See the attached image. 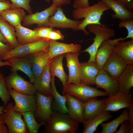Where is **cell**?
Returning a JSON list of instances; mask_svg holds the SVG:
<instances>
[{"instance_id": "d6986e66", "label": "cell", "mask_w": 133, "mask_h": 133, "mask_svg": "<svg viewBox=\"0 0 133 133\" xmlns=\"http://www.w3.org/2000/svg\"><path fill=\"white\" fill-rule=\"evenodd\" d=\"M100 70L95 62L80 63V83L89 86L94 85L96 78Z\"/></svg>"}, {"instance_id": "83f0119b", "label": "cell", "mask_w": 133, "mask_h": 133, "mask_svg": "<svg viewBox=\"0 0 133 133\" xmlns=\"http://www.w3.org/2000/svg\"><path fill=\"white\" fill-rule=\"evenodd\" d=\"M19 45L38 41L43 39L37 35L35 31L22 26L21 24L14 27Z\"/></svg>"}, {"instance_id": "7bdbcfd3", "label": "cell", "mask_w": 133, "mask_h": 133, "mask_svg": "<svg viewBox=\"0 0 133 133\" xmlns=\"http://www.w3.org/2000/svg\"><path fill=\"white\" fill-rule=\"evenodd\" d=\"M17 8L12 5L8 0H6L4 1H0V14L7 9Z\"/></svg>"}, {"instance_id": "ab89813d", "label": "cell", "mask_w": 133, "mask_h": 133, "mask_svg": "<svg viewBox=\"0 0 133 133\" xmlns=\"http://www.w3.org/2000/svg\"><path fill=\"white\" fill-rule=\"evenodd\" d=\"M12 49L8 45L0 40V61L4 60L6 53Z\"/></svg>"}, {"instance_id": "7dc6e473", "label": "cell", "mask_w": 133, "mask_h": 133, "mask_svg": "<svg viewBox=\"0 0 133 133\" xmlns=\"http://www.w3.org/2000/svg\"><path fill=\"white\" fill-rule=\"evenodd\" d=\"M5 124L3 123L0 124V133H9L8 128Z\"/></svg>"}, {"instance_id": "484cf974", "label": "cell", "mask_w": 133, "mask_h": 133, "mask_svg": "<svg viewBox=\"0 0 133 133\" xmlns=\"http://www.w3.org/2000/svg\"><path fill=\"white\" fill-rule=\"evenodd\" d=\"M65 54L58 55L51 59L50 71L51 77H57L61 82L64 88L66 85L68 76L64 69L63 60Z\"/></svg>"}, {"instance_id": "f35d334b", "label": "cell", "mask_w": 133, "mask_h": 133, "mask_svg": "<svg viewBox=\"0 0 133 133\" xmlns=\"http://www.w3.org/2000/svg\"><path fill=\"white\" fill-rule=\"evenodd\" d=\"M64 36L59 30L53 29L50 32L47 38L50 40H63Z\"/></svg>"}, {"instance_id": "f6af8a7d", "label": "cell", "mask_w": 133, "mask_h": 133, "mask_svg": "<svg viewBox=\"0 0 133 133\" xmlns=\"http://www.w3.org/2000/svg\"><path fill=\"white\" fill-rule=\"evenodd\" d=\"M52 4L59 6L69 4L71 2V0H52Z\"/></svg>"}, {"instance_id": "30bf717a", "label": "cell", "mask_w": 133, "mask_h": 133, "mask_svg": "<svg viewBox=\"0 0 133 133\" xmlns=\"http://www.w3.org/2000/svg\"><path fill=\"white\" fill-rule=\"evenodd\" d=\"M83 21L73 20L67 18L64 14L61 6H58L55 13L48 20L49 27L63 29H70L74 31L78 30V27Z\"/></svg>"}, {"instance_id": "74e56055", "label": "cell", "mask_w": 133, "mask_h": 133, "mask_svg": "<svg viewBox=\"0 0 133 133\" xmlns=\"http://www.w3.org/2000/svg\"><path fill=\"white\" fill-rule=\"evenodd\" d=\"M51 27L41 26L35 28L37 35L43 38H47L49 33L53 29Z\"/></svg>"}, {"instance_id": "f1b7e54d", "label": "cell", "mask_w": 133, "mask_h": 133, "mask_svg": "<svg viewBox=\"0 0 133 133\" xmlns=\"http://www.w3.org/2000/svg\"><path fill=\"white\" fill-rule=\"evenodd\" d=\"M26 15L24 9L20 8L8 9L0 14V17L15 27L21 24Z\"/></svg>"}, {"instance_id": "f546056e", "label": "cell", "mask_w": 133, "mask_h": 133, "mask_svg": "<svg viewBox=\"0 0 133 133\" xmlns=\"http://www.w3.org/2000/svg\"><path fill=\"white\" fill-rule=\"evenodd\" d=\"M119 91L128 93L133 86V64H128L117 79Z\"/></svg>"}, {"instance_id": "52a82bcc", "label": "cell", "mask_w": 133, "mask_h": 133, "mask_svg": "<svg viewBox=\"0 0 133 133\" xmlns=\"http://www.w3.org/2000/svg\"><path fill=\"white\" fill-rule=\"evenodd\" d=\"M7 88L10 95L14 101L15 104L13 106L14 111L21 113L35 111L36 108V104L35 95L20 93L14 91L11 88Z\"/></svg>"}, {"instance_id": "ba28073f", "label": "cell", "mask_w": 133, "mask_h": 133, "mask_svg": "<svg viewBox=\"0 0 133 133\" xmlns=\"http://www.w3.org/2000/svg\"><path fill=\"white\" fill-rule=\"evenodd\" d=\"M109 96L105 100L106 107L103 111L115 112L133 105L131 92L126 93L119 91L116 94Z\"/></svg>"}, {"instance_id": "4dcf8cb0", "label": "cell", "mask_w": 133, "mask_h": 133, "mask_svg": "<svg viewBox=\"0 0 133 133\" xmlns=\"http://www.w3.org/2000/svg\"><path fill=\"white\" fill-rule=\"evenodd\" d=\"M112 115L107 111H104L91 119L83 123V133H93L98 127L104 122L111 118Z\"/></svg>"}, {"instance_id": "d6a6232c", "label": "cell", "mask_w": 133, "mask_h": 133, "mask_svg": "<svg viewBox=\"0 0 133 133\" xmlns=\"http://www.w3.org/2000/svg\"><path fill=\"white\" fill-rule=\"evenodd\" d=\"M128 118V109H125L117 117L112 121L107 123H102L101 126L102 130L101 133H115L118 126L124 120Z\"/></svg>"}, {"instance_id": "bcb514c9", "label": "cell", "mask_w": 133, "mask_h": 133, "mask_svg": "<svg viewBox=\"0 0 133 133\" xmlns=\"http://www.w3.org/2000/svg\"><path fill=\"white\" fill-rule=\"evenodd\" d=\"M127 108L128 112V120L130 125H133V105Z\"/></svg>"}, {"instance_id": "e575fe53", "label": "cell", "mask_w": 133, "mask_h": 133, "mask_svg": "<svg viewBox=\"0 0 133 133\" xmlns=\"http://www.w3.org/2000/svg\"><path fill=\"white\" fill-rule=\"evenodd\" d=\"M3 74L0 71V98L4 106L10 99V95L7 89Z\"/></svg>"}, {"instance_id": "1f68e13d", "label": "cell", "mask_w": 133, "mask_h": 133, "mask_svg": "<svg viewBox=\"0 0 133 133\" xmlns=\"http://www.w3.org/2000/svg\"><path fill=\"white\" fill-rule=\"evenodd\" d=\"M0 30L6 40V44L11 48L14 49L19 45L14 27L0 17Z\"/></svg>"}, {"instance_id": "5bb4252c", "label": "cell", "mask_w": 133, "mask_h": 133, "mask_svg": "<svg viewBox=\"0 0 133 133\" xmlns=\"http://www.w3.org/2000/svg\"><path fill=\"white\" fill-rule=\"evenodd\" d=\"M97 88L105 90L109 96L116 94L119 91L117 79L109 75L103 69L100 70L95 82Z\"/></svg>"}, {"instance_id": "8992f818", "label": "cell", "mask_w": 133, "mask_h": 133, "mask_svg": "<svg viewBox=\"0 0 133 133\" xmlns=\"http://www.w3.org/2000/svg\"><path fill=\"white\" fill-rule=\"evenodd\" d=\"M63 95L67 93L76 97L83 102L92 98L109 96L105 92L82 83L66 85L63 88Z\"/></svg>"}, {"instance_id": "277c9868", "label": "cell", "mask_w": 133, "mask_h": 133, "mask_svg": "<svg viewBox=\"0 0 133 133\" xmlns=\"http://www.w3.org/2000/svg\"><path fill=\"white\" fill-rule=\"evenodd\" d=\"M13 105L12 103L8 102L4 106L5 109L0 115V118L6 125L9 133H28L21 113L14 111Z\"/></svg>"}, {"instance_id": "836d02e7", "label": "cell", "mask_w": 133, "mask_h": 133, "mask_svg": "<svg viewBox=\"0 0 133 133\" xmlns=\"http://www.w3.org/2000/svg\"><path fill=\"white\" fill-rule=\"evenodd\" d=\"M26 127L30 133H37L40 128L46 124L44 122L38 123L34 117V112H27L21 113Z\"/></svg>"}, {"instance_id": "681fc988", "label": "cell", "mask_w": 133, "mask_h": 133, "mask_svg": "<svg viewBox=\"0 0 133 133\" xmlns=\"http://www.w3.org/2000/svg\"><path fill=\"white\" fill-rule=\"evenodd\" d=\"M0 40L3 43L6 44V41L0 30Z\"/></svg>"}, {"instance_id": "b9f144b4", "label": "cell", "mask_w": 133, "mask_h": 133, "mask_svg": "<svg viewBox=\"0 0 133 133\" xmlns=\"http://www.w3.org/2000/svg\"><path fill=\"white\" fill-rule=\"evenodd\" d=\"M119 129L116 131L115 133H129V131L131 126L128 119L123 121L121 124Z\"/></svg>"}, {"instance_id": "e0dca14e", "label": "cell", "mask_w": 133, "mask_h": 133, "mask_svg": "<svg viewBox=\"0 0 133 133\" xmlns=\"http://www.w3.org/2000/svg\"><path fill=\"white\" fill-rule=\"evenodd\" d=\"M122 40V38L109 39L103 41L96 53L95 62L100 70L102 69L103 66L111 53L113 52L115 45Z\"/></svg>"}, {"instance_id": "cb8c5ba5", "label": "cell", "mask_w": 133, "mask_h": 133, "mask_svg": "<svg viewBox=\"0 0 133 133\" xmlns=\"http://www.w3.org/2000/svg\"><path fill=\"white\" fill-rule=\"evenodd\" d=\"M105 3L114 11L112 17L114 19L124 21L133 18V12L128 9L123 4L117 0H100Z\"/></svg>"}, {"instance_id": "c3c4849f", "label": "cell", "mask_w": 133, "mask_h": 133, "mask_svg": "<svg viewBox=\"0 0 133 133\" xmlns=\"http://www.w3.org/2000/svg\"><path fill=\"white\" fill-rule=\"evenodd\" d=\"M6 66H11L10 63L7 60H5L4 61H0V67Z\"/></svg>"}, {"instance_id": "8d00e7d4", "label": "cell", "mask_w": 133, "mask_h": 133, "mask_svg": "<svg viewBox=\"0 0 133 133\" xmlns=\"http://www.w3.org/2000/svg\"><path fill=\"white\" fill-rule=\"evenodd\" d=\"M11 4L17 8H22L26 10L29 14L33 13L30 5V1L31 0H10Z\"/></svg>"}, {"instance_id": "8fae6325", "label": "cell", "mask_w": 133, "mask_h": 133, "mask_svg": "<svg viewBox=\"0 0 133 133\" xmlns=\"http://www.w3.org/2000/svg\"><path fill=\"white\" fill-rule=\"evenodd\" d=\"M35 95L36 108L34 114L41 120V122L46 123L53 112L52 108L53 97L52 95L46 96L37 91Z\"/></svg>"}, {"instance_id": "603a6c76", "label": "cell", "mask_w": 133, "mask_h": 133, "mask_svg": "<svg viewBox=\"0 0 133 133\" xmlns=\"http://www.w3.org/2000/svg\"><path fill=\"white\" fill-rule=\"evenodd\" d=\"M7 60L11 64V72H17L18 71H22L28 77L30 83H33L35 78L32 71L31 63L27 58L13 57Z\"/></svg>"}, {"instance_id": "db71d44e", "label": "cell", "mask_w": 133, "mask_h": 133, "mask_svg": "<svg viewBox=\"0 0 133 133\" xmlns=\"http://www.w3.org/2000/svg\"><path fill=\"white\" fill-rule=\"evenodd\" d=\"M6 0H0V1H4Z\"/></svg>"}, {"instance_id": "60d3db41", "label": "cell", "mask_w": 133, "mask_h": 133, "mask_svg": "<svg viewBox=\"0 0 133 133\" xmlns=\"http://www.w3.org/2000/svg\"><path fill=\"white\" fill-rule=\"evenodd\" d=\"M90 6L89 0H74L73 4L75 9L85 8Z\"/></svg>"}, {"instance_id": "7402d4cb", "label": "cell", "mask_w": 133, "mask_h": 133, "mask_svg": "<svg viewBox=\"0 0 133 133\" xmlns=\"http://www.w3.org/2000/svg\"><path fill=\"white\" fill-rule=\"evenodd\" d=\"M50 62L41 74L35 78L33 84L36 91L47 96L51 95Z\"/></svg>"}, {"instance_id": "4fadbf2b", "label": "cell", "mask_w": 133, "mask_h": 133, "mask_svg": "<svg viewBox=\"0 0 133 133\" xmlns=\"http://www.w3.org/2000/svg\"><path fill=\"white\" fill-rule=\"evenodd\" d=\"M128 64L123 58L113 52L104 64L102 69L117 79Z\"/></svg>"}, {"instance_id": "7a4b0ae2", "label": "cell", "mask_w": 133, "mask_h": 133, "mask_svg": "<svg viewBox=\"0 0 133 133\" xmlns=\"http://www.w3.org/2000/svg\"><path fill=\"white\" fill-rule=\"evenodd\" d=\"M47 133H75L79 129V123L70 118L67 114L53 111L45 125Z\"/></svg>"}, {"instance_id": "5b68a950", "label": "cell", "mask_w": 133, "mask_h": 133, "mask_svg": "<svg viewBox=\"0 0 133 133\" xmlns=\"http://www.w3.org/2000/svg\"><path fill=\"white\" fill-rule=\"evenodd\" d=\"M50 40L47 38H43L34 42L18 45L6 53L4 60H7L13 57H26L39 51L47 49L49 48Z\"/></svg>"}, {"instance_id": "3957f363", "label": "cell", "mask_w": 133, "mask_h": 133, "mask_svg": "<svg viewBox=\"0 0 133 133\" xmlns=\"http://www.w3.org/2000/svg\"><path fill=\"white\" fill-rule=\"evenodd\" d=\"M88 31L95 36L93 38V43L82 52L88 53L90 55L88 62H95L96 53L98 48L104 41L114 37L115 35V30L105 24L89 25L87 26Z\"/></svg>"}, {"instance_id": "ac0fdd59", "label": "cell", "mask_w": 133, "mask_h": 133, "mask_svg": "<svg viewBox=\"0 0 133 133\" xmlns=\"http://www.w3.org/2000/svg\"><path fill=\"white\" fill-rule=\"evenodd\" d=\"M81 45L79 44H68L50 40L48 53L51 59L62 54L70 52H79L81 49Z\"/></svg>"}, {"instance_id": "9c48e42d", "label": "cell", "mask_w": 133, "mask_h": 133, "mask_svg": "<svg viewBox=\"0 0 133 133\" xmlns=\"http://www.w3.org/2000/svg\"><path fill=\"white\" fill-rule=\"evenodd\" d=\"M7 88L13 89L18 93L29 95H34L36 90L33 84L25 80L17 72H11L5 78Z\"/></svg>"}, {"instance_id": "ffe728a7", "label": "cell", "mask_w": 133, "mask_h": 133, "mask_svg": "<svg viewBox=\"0 0 133 133\" xmlns=\"http://www.w3.org/2000/svg\"><path fill=\"white\" fill-rule=\"evenodd\" d=\"M66 97L68 115L72 119L79 123L85 121L83 118V102L76 97L65 93Z\"/></svg>"}, {"instance_id": "6da1fadb", "label": "cell", "mask_w": 133, "mask_h": 133, "mask_svg": "<svg viewBox=\"0 0 133 133\" xmlns=\"http://www.w3.org/2000/svg\"><path fill=\"white\" fill-rule=\"evenodd\" d=\"M110 9V7L101 1L86 8L75 9L72 12L74 19L79 20L83 18L78 30L83 31L86 35H89V33L86 30V27L91 24L101 25L100 21L102 16L104 12Z\"/></svg>"}, {"instance_id": "44dd1931", "label": "cell", "mask_w": 133, "mask_h": 133, "mask_svg": "<svg viewBox=\"0 0 133 133\" xmlns=\"http://www.w3.org/2000/svg\"><path fill=\"white\" fill-rule=\"evenodd\" d=\"M105 100H98L94 97L83 102V116L85 121L92 118L104 110L106 107Z\"/></svg>"}, {"instance_id": "d590c367", "label": "cell", "mask_w": 133, "mask_h": 133, "mask_svg": "<svg viewBox=\"0 0 133 133\" xmlns=\"http://www.w3.org/2000/svg\"><path fill=\"white\" fill-rule=\"evenodd\" d=\"M120 28L125 27L127 29L128 34L126 37L123 38V40L130 38L133 39V19L124 21H120L118 24Z\"/></svg>"}, {"instance_id": "2e32d148", "label": "cell", "mask_w": 133, "mask_h": 133, "mask_svg": "<svg viewBox=\"0 0 133 133\" xmlns=\"http://www.w3.org/2000/svg\"><path fill=\"white\" fill-rule=\"evenodd\" d=\"M48 49L49 48L26 57L30 62L35 78L41 74L51 60Z\"/></svg>"}, {"instance_id": "ee69618b", "label": "cell", "mask_w": 133, "mask_h": 133, "mask_svg": "<svg viewBox=\"0 0 133 133\" xmlns=\"http://www.w3.org/2000/svg\"><path fill=\"white\" fill-rule=\"evenodd\" d=\"M124 5L128 10H132L133 8V0H117Z\"/></svg>"}, {"instance_id": "7c38bea8", "label": "cell", "mask_w": 133, "mask_h": 133, "mask_svg": "<svg viewBox=\"0 0 133 133\" xmlns=\"http://www.w3.org/2000/svg\"><path fill=\"white\" fill-rule=\"evenodd\" d=\"M58 7L52 4L41 12L26 15L22 21L23 25L26 26H30L36 24L39 27H48L49 18L55 13Z\"/></svg>"}, {"instance_id": "9a60e30c", "label": "cell", "mask_w": 133, "mask_h": 133, "mask_svg": "<svg viewBox=\"0 0 133 133\" xmlns=\"http://www.w3.org/2000/svg\"><path fill=\"white\" fill-rule=\"evenodd\" d=\"M79 54V52H70L65 54L69 72L66 85L70 83L75 84L80 83V63L78 58Z\"/></svg>"}, {"instance_id": "f907efd6", "label": "cell", "mask_w": 133, "mask_h": 133, "mask_svg": "<svg viewBox=\"0 0 133 133\" xmlns=\"http://www.w3.org/2000/svg\"><path fill=\"white\" fill-rule=\"evenodd\" d=\"M4 109V106L1 105L0 106V115L3 113Z\"/></svg>"}, {"instance_id": "816d5d0a", "label": "cell", "mask_w": 133, "mask_h": 133, "mask_svg": "<svg viewBox=\"0 0 133 133\" xmlns=\"http://www.w3.org/2000/svg\"><path fill=\"white\" fill-rule=\"evenodd\" d=\"M3 123L5 124V123L0 118V124Z\"/></svg>"}, {"instance_id": "f5cc1de1", "label": "cell", "mask_w": 133, "mask_h": 133, "mask_svg": "<svg viewBox=\"0 0 133 133\" xmlns=\"http://www.w3.org/2000/svg\"><path fill=\"white\" fill-rule=\"evenodd\" d=\"M45 0L47 2H49L50 1V0Z\"/></svg>"}, {"instance_id": "d4e9b609", "label": "cell", "mask_w": 133, "mask_h": 133, "mask_svg": "<svg viewBox=\"0 0 133 133\" xmlns=\"http://www.w3.org/2000/svg\"><path fill=\"white\" fill-rule=\"evenodd\" d=\"M51 94L53 98L52 108L53 111L67 114L66 105L67 98L66 95H61L57 91L55 82L54 77H51Z\"/></svg>"}, {"instance_id": "4316f807", "label": "cell", "mask_w": 133, "mask_h": 133, "mask_svg": "<svg viewBox=\"0 0 133 133\" xmlns=\"http://www.w3.org/2000/svg\"><path fill=\"white\" fill-rule=\"evenodd\" d=\"M113 52L124 59L128 64H133V39L118 42Z\"/></svg>"}]
</instances>
